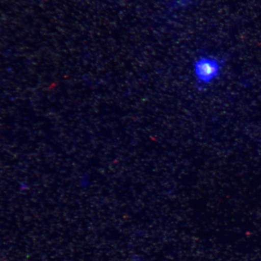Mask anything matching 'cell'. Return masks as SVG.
Masks as SVG:
<instances>
[{
    "label": "cell",
    "mask_w": 261,
    "mask_h": 261,
    "mask_svg": "<svg viewBox=\"0 0 261 261\" xmlns=\"http://www.w3.org/2000/svg\"><path fill=\"white\" fill-rule=\"evenodd\" d=\"M194 71L199 83L208 84L218 76L220 65L215 59L202 58L196 62Z\"/></svg>",
    "instance_id": "6da1fadb"
}]
</instances>
